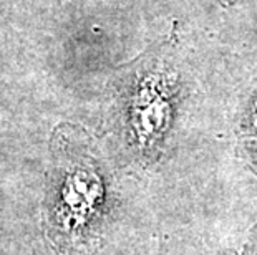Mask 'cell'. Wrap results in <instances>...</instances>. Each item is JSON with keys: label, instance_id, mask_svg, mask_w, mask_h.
<instances>
[{"label": "cell", "instance_id": "obj_3", "mask_svg": "<svg viewBox=\"0 0 257 255\" xmlns=\"http://www.w3.org/2000/svg\"><path fill=\"white\" fill-rule=\"evenodd\" d=\"M240 143L244 154L257 172V90L247 101L240 121Z\"/></svg>", "mask_w": 257, "mask_h": 255}, {"label": "cell", "instance_id": "obj_4", "mask_svg": "<svg viewBox=\"0 0 257 255\" xmlns=\"http://www.w3.org/2000/svg\"><path fill=\"white\" fill-rule=\"evenodd\" d=\"M240 255H257V225L249 234V238H247V242H245Z\"/></svg>", "mask_w": 257, "mask_h": 255}, {"label": "cell", "instance_id": "obj_1", "mask_svg": "<svg viewBox=\"0 0 257 255\" xmlns=\"http://www.w3.org/2000/svg\"><path fill=\"white\" fill-rule=\"evenodd\" d=\"M111 210L110 186L98 161L86 153L63 156L45 199L47 235L55 247L78 250L95 243Z\"/></svg>", "mask_w": 257, "mask_h": 255}, {"label": "cell", "instance_id": "obj_5", "mask_svg": "<svg viewBox=\"0 0 257 255\" xmlns=\"http://www.w3.org/2000/svg\"><path fill=\"white\" fill-rule=\"evenodd\" d=\"M221 4L222 5H231V4H234V0H221Z\"/></svg>", "mask_w": 257, "mask_h": 255}, {"label": "cell", "instance_id": "obj_2", "mask_svg": "<svg viewBox=\"0 0 257 255\" xmlns=\"http://www.w3.org/2000/svg\"><path fill=\"white\" fill-rule=\"evenodd\" d=\"M179 85L163 65L140 70L121 100L123 136L140 164H153L165 151L178 110Z\"/></svg>", "mask_w": 257, "mask_h": 255}]
</instances>
